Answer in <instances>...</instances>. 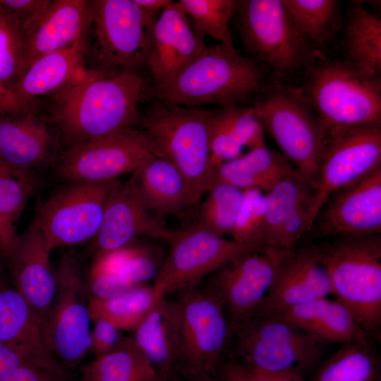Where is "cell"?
<instances>
[{
	"label": "cell",
	"instance_id": "obj_33",
	"mask_svg": "<svg viewBox=\"0 0 381 381\" xmlns=\"http://www.w3.org/2000/svg\"><path fill=\"white\" fill-rule=\"evenodd\" d=\"M344 59L381 71V20L361 4L348 8L341 26Z\"/></svg>",
	"mask_w": 381,
	"mask_h": 381
},
{
	"label": "cell",
	"instance_id": "obj_6",
	"mask_svg": "<svg viewBox=\"0 0 381 381\" xmlns=\"http://www.w3.org/2000/svg\"><path fill=\"white\" fill-rule=\"evenodd\" d=\"M323 344L282 318L254 314L231 329L228 359L248 370L303 378L321 358Z\"/></svg>",
	"mask_w": 381,
	"mask_h": 381
},
{
	"label": "cell",
	"instance_id": "obj_38",
	"mask_svg": "<svg viewBox=\"0 0 381 381\" xmlns=\"http://www.w3.org/2000/svg\"><path fill=\"white\" fill-rule=\"evenodd\" d=\"M39 182L0 174V255L3 260L17 236V224Z\"/></svg>",
	"mask_w": 381,
	"mask_h": 381
},
{
	"label": "cell",
	"instance_id": "obj_51",
	"mask_svg": "<svg viewBox=\"0 0 381 381\" xmlns=\"http://www.w3.org/2000/svg\"><path fill=\"white\" fill-rule=\"evenodd\" d=\"M246 370L253 381H303V378L297 377L272 375L248 369Z\"/></svg>",
	"mask_w": 381,
	"mask_h": 381
},
{
	"label": "cell",
	"instance_id": "obj_47",
	"mask_svg": "<svg viewBox=\"0 0 381 381\" xmlns=\"http://www.w3.org/2000/svg\"><path fill=\"white\" fill-rule=\"evenodd\" d=\"M37 104L25 102L12 91L0 85V114L37 113Z\"/></svg>",
	"mask_w": 381,
	"mask_h": 381
},
{
	"label": "cell",
	"instance_id": "obj_50",
	"mask_svg": "<svg viewBox=\"0 0 381 381\" xmlns=\"http://www.w3.org/2000/svg\"><path fill=\"white\" fill-rule=\"evenodd\" d=\"M169 381H221L217 373L179 372Z\"/></svg>",
	"mask_w": 381,
	"mask_h": 381
},
{
	"label": "cell",
	"instance_id": "obj_52",
	"mask_svg": "<svg viewBox=\"0 0 381 381\" xmlns=\"http://www.w3.org/2000/svg\"><path fill=\"white\" fill-rule=\"evenodd\" d=\"M135 4L143 11L153 15L163 10L172 1L171 0H133Z\"/></svg>",
	"mask_w": 381,
	"mask_h": 381
},
{
	"label": "cell",
	"instance_id": "obj_21",
	"mask_svg": "<svg viewBox=\"0 0 381 381\" xmlns=\"http://www.w3.org/2000/svg\"><path fill=\"white\" fill-rule=\"evenodd\" d=\"M324 206L319 230L326 236L381 234V167L334 193Z\"/></svg>",
	"mask_w": 381,
	"mask_h": 381
},
{
	"label": "cell",
	"instance_id": "obj_1",
	"mask_svg": "<svg viewBox=\"0 0 381 381\" xmlns=\"http://www.w3.org/2000/svg\"><path fill=\"white\" fill-rule=\"evenodd\" d=\"M147 82L138 72L83 68L53 96L49 119L56 127L62 150L139 126Z\"/></svg>",
	"mask_w": 381,
	"mask_h": 381
},
{
	"label": "cell",
	"instance_id": "obj_13",
	"mask_svg": "<svg viewBox=\"0 0 381 381\" xmlns=\"http://www.w3.org/2000/svg\"><path fill=\"white\" fill-rule=\"evenodd\" d=\"M56 291L47 339L53 355L73 374L90 345L88 296L76 255L64 253L54 270Z\"/></svg>",
	"mask_w": 381,
	"mask_h": 381
},
{
	"label": "cell",
	"instance_id": "obj_36",
	"mask_svg": "<svg viewBox=\"0 0 381 381\" xmlns=\"http://www.w3.org/2000/svg\"><path fill=\"white\" fill-rule=\"evenodd\" d=\"M380 362L370 339L342 344L317 370L313 381H380Z\"/></svg>",
	"mask_w": 381,
	"mask_h": 381
},
{
	"label": "cell",
	"instance_id": "obj_32",
	"mask_svg": "<svg viewBox=\"0 0 381 381\" xmlns=\"http://www.w3.org/2000/svg\"><path fill=\"white\" fill-rule=\"evenodd\" d=\"M300 35L318 55L341 30L340 2L336 0H282Z\"/></svg>",
	"mask_w": 381,
	"mask_h": 381
},
{
	"label": "cell",
	"instance_id": "obj_37",
	"mask_svg": "<svg viewBox=\"0 0 381 381\" xmlns=\"http://www.w3.org/2000/svg\"><path fill=\"white\" fill-rule=\"evenodd\" d=\"M206 193L205 200L196 205L194 224L221 237L230 235L242 202L243 190L217 182Z\"/></svg>",
	"mask_w": 381,
	"mask_h": 381
},
{
	"label": "cell",
	"instance_id": "obj_9",
	"mask_svg": "<svg viewBox=\"0 0 381 381\" xmlns=\"http://www.w3.org/2000/svg\"><path fill=\"white\" fill-rule=\"evenodd\" d=\"M237 14L245 48L271 71L273 80L305 71L320 56L300 35L282 0L240 1Z\"/></svg>",
	"mask_w": 381,
	"mask_h": 381
},
{
	"label": "cell",
	"instance_id": "obj_41",
	"mask_svg": "<svg viewBox=\"0 0 381 381\" xmlns=\"http://www.w3.org/2000/svg\"><path fill=\"white\" fill-rule=\"evenodd\" d=\"M24 73L21 26L0 5V85L11 90Z\"/></svg>",
	"mask_w": 381,
	"mask_h": 381
},
{
	"label": "cell",
	"instance_id": "obj_8",
	"mask_svg": "<svg viewBox=\"0 0 381 381\" xmlns=\"http://www.w3.org/2000/svg\"><path fill=\"white\" fill-rule=\"evenodd\" d=\"M92 18L85 35L89 68L138 72L147 67L156 15L133 0L90 1Z\"/></svg>",
	"mask_w": 381,
	"mask_h": 381
},
{
	"label": "cell",
	"instance_id": "obj_49",
	"mask_svg": "<svg viewBox=\"0 0 381 381\" xmlns=\"http://www.w3.org/2000/svg\"><path fill=\"white\" fill-rule=\"evenodd\" d=\"M28 358L0 343V380Z\"/></svg>",
	"mask_w": 381,
	"mask_h": 381
},
{
	"label": "cell",
	"instance_id": "obj_30",
	"mask_svg": "<svg viewBox=\"0 0 381 381\" xmlns=\"http://www.w3.org/2000/svg\"><path fill=\"white\" fill-rule=\"evenodd\" d=\"M295 169L282 153L265 145L234 159L214 164L212 184L222 182L242 190L257 189L265 193Z\"/></svg>",
	"mask_w": 381,
	"mask_h": 381
},
{
	"label": "cell",
	"instance_id": "obj_53",
	"mask_svg": "<svg viewBox=\"0 0 381 381\" xmlns=\"http://www.w3.org/2000/svg\"><path fill=\"white\" fill-rule=\"evenodd\" d=\"M4 260L0 255V283L6 282L4 276Z\"/></svg>",
	"mask_w": 381,
	"mask_h": 381
},
{
	"label": "cell",
	"instance_id": "obj_43",
	"mask_svg": "<svg viewBox=\"0 0 381 381\" xmlns=\"http://www.w3.org/2000/svg\"><path fill=\"white\" fill-rule=\"evenodd\" d=\"M162 261L159 253L154 248L135 246L132 255L118 274L131 287L147 284L150 280H155Z\"/></svg>",
	"mask_w": 381,
	"mask_h": 381
},
{
	"label": "cell",
	"instance_id": "obj_16",
	"mask_svg": "<svg viewBox=\"0 0 381 381\" xmlns=\"http://www.w3.org/2000/svg\"><path fill=\"white\" fill-rule=\"evenodd\" d=\"M277 250L245 252L207 276L201 284L222 304L231 328L253 315L271 286Z\"/></svg>",
	"mask_w": 381,
	"mask_h": 381
},
{
	"label": "cell",
	"instance_id": "obj_11",
	"mask_svg": "<svg viewBox=\"0 0 381 381\" xmlns=\"http://www.w3.org/2000/svg\"><path fill=\"white\" fill-rule=\"evenodd\" d=\"M175 294L181 314L179 372L217 374L228 359L231 338L222 304L201 283Z\"/></svg>",
	"mask_w": 381,
	"mask_h": 381
},
{
	"label": "cell",
	"instance_id": "obj_17",
	"mask_svg": "<svg viewBox=\"0 0 381 381\" xmlns=\"http://www.w3.org/2000/svg\"><path fill=\"white\" fill-rule=\"evenodd\" d=\"M61 150L49 118L37 113L0 114V164L14 176L38 182L35 170L52 167Z\"/></svg>",
	"mask_w": 381,
	"mask_h": 381
},
{
	"label": "cell",
	"instance_id": "obj_28",
	"mask_svg": "<svg viewBox=\"0 0 381 381\" xmlns=\"http://www.w3.org/2000/svg\"><path fill=\"white\" fill-rule=\"evenodd\" d=\"M264 128L252 106L231 105L210 110L209 139L214 164L266 145Z\"/></svg>",
	"mask_w": 381,
	"mask_h": 381
},
{
	"label": "cell",
	"instance_id": "obj_5",
	"mask_svg": "<svg viewBox=\"0 0 381 381\" xmlns=\"http://www.w3.org/2000/svg\"><path fill=\"white\" fill-rule=\"evenodd\" d=\"M331 295L369 335L381 328V234L337 236L317 245Z\"/></svg>",
	"mask_w": 381,
	"mask_h": 381
},
{
	"label": "cell",
	"instance_id": "obj_31",
	"mask_svg": "<svg viewBox=\"0 0 381 381\" xmlns=\"http://www.w3.org/2000/svg\"><path fill=\"white\" fill-rule=\"evenodd\" d=\"M78 370L76 381H163L133 339L127 336L115 350Z\"/></svg>",
	"mask_w": 381,
	"mask_h": 381
},
{
	"label": "cell",
	"instance_id": "obj_2",
	"mask_svg": "<svg viewBox=\"0 0 381 381\" xmlns=\"http://www.w3.org/2000/svg\"><path fill=\"white\" fill-rule=\"evenodd\" d=\"M268 68L243 56L234 44L206 47L171 80L146 85L143 99L189 108L245 106L269 84Z\"/></svg>",
	"mask_w": 381,
	"mask_h": 381
},
{
	"label": "cell",
	"instance_id": "obj_27",
	"mask_svg": "<svg viewBox=\"0 0 381 381\" xmlns=\"http://www.w3.org/2000/svg\"><path fill=\"white\" fill-rule=\"evenodd\" d=\"M275 315L294 325L320 341L341 344L368 340L370 335L351 312L336 299L322 298L284 309Z\"/></svg>",
	"mask_w": 381,
	"mask_h": 381
},
{
	"label": "cell",
	"instance_id": "obj_15",
	"mask_svg": "<svg viewBox=\"0 0 381 381\" xmlns=\"http://www.w3.org/2000/svg\"><path fill=\"white\" fill-rule=\"evenodd\" d=\"M169 250L153 286L161 297L199 284L210 274L247 252L234 241L195 224L172 230L166 241Z\"/></svg>",
	"mask_w": 381,
	"mask_h": 381
},
{
	"label": "cell",
	"instance_id": "obj_39",
	"mask_svg": "<svg viewBox=\"0 0 381 381\" xmlns=\"http://www.w3.org/2000/svg\"><path fill=\"white\" fill-rule=\"evenodd\" d=\"M188 16L193 20L196 29L203 35L226 44H233L229 23L237 12L240 1L180 0Z\"/></svg>",
	"mask_w": 381,
	"mask_h": 381
},
{
	"label": "cell",
	"instance_id": "obj_20",
	"mask_svg": "<svg viewBox=\"0 0 381 381\" xmlns=\"http://www.w3.org/2000/svg\"><path fill=\"white\" fill-rule=\"evenodd\" d=\"M171 231L164 217L143 205L128 181L121 182L119 179L92 239L95 256L126 246L142 236L166 241Z\"/></svg>",
	"mask_w": 381,
	"mask_h": 381
},
{
	"label": "cell",
	"instance_id": "obj_25",
	"mask_svg": "<svg viewBox=\"0 0 381 381\" xmlns=\"http://www.w3.org/2000/svg\"><path fill=\"white\" fill-rule=\"evenodd\" d=\"M128 182L143 205L162 217L179 216L197 205L181 172L169 162L154 155L132 173Z\"/></svg>",
	"mask_w": 381,
	"mask_h": 381
},
{
	"label": "cell",
	"instance_id": "obj_7",
	"mask_svg": "<svg viewBox=\"0 0 381 381\" xmlns=\"http://www.w3.org/2000/svg\"><path fill=\"white\" fill-rule=\"evenodd\" d=\"M252 107L264 131L313 188L327 126L302 89L272 80Z\"/></svg>",
	"mask_w": 381,
	"mask_h": 381
},
{
	"label": "cell",
	"instance_id": "obj_40",
	"mask_svg": "<svg viewBox=\"0 0 381 381\" xmlns=\"http://www.w3.org/2000/svg\"><path fill=\"white\" fill-rule=\"evenodd\" d=\"M265 194L257 189L243 190V197L230 236L247 252L264 248Z\"/></svg>",
	"mask_w": 381,
	"mask_h": 381
},
{
	"label": "cell",
	"instance_id": "obj_3",
	"mask_svg": "<svg viewBox=\"0 0 381 381\" xmlns=\"http://www.w3.org/2000/svg\"><path fill=\"white\" fill-rule=\"evenodd\" d=\"M139 126L151 154L183 175L198 205L212 184L209 119L211 109L147 99Z\"/></svg>",
	"mask_w": 381,
	"mask_h": 381
},
{
	"label": "cell",
	"instance_id": "obj_23",
	"mask_svg": "<svg viewBox=\"0 0 381 381\" xmlns=\"http://www.w3.org/2000/svg\"><path fill=\"white\" fill-rule=\"evenodd\" d=\"M91 18L90 1H52L46 11L22 31L24 73L40 56L74 43L86 32Z\"/></svg>",
	"mask_w": 381,
	"mask_h": 381
},
{
	"label": "cell",
	"instance_id": "obj_24",
	"mask_svg": "<svg viewBox=\"0 0 381 381\" xmlns=\"http://www.w3.org/2000/svg\"><path fill=\"white\" fill-rule=\"evenodd\" d=\"M180 308L175 299L164 296L133 331L132 337L163 381L180 370Z\"/></svg>",
	"mask_w": 381,
	"mask_h": 381
},
{
	"label": "cell",
	"instance_id": "obj_54",
	"mask_svg": "<svg viewBox=\"0 0 381 381\" xmlns=\"http://www.w3.org/2000/svg\"><path fill=\"white\" fill-rule=\"evenodd\" d=\"M0 174L2 175H10L13 176H14L11 171H9L8 169H6L5 167H4L2 165L0 164Z\"/></svg>",
	"mask_w": 381,
	"mask_h": 381
},
{
	"label": "cell",
	"instance_id": "obj_19",
	"mask_svg": "<svg viewBox=\"0 0 381 381\" xmlns=\"http://www.w3.org/2000/svg\"><path fill=\"white\" fill-rule=\"evenodd\" d=\"M50 253L43 234L33 219L28 227L18 235L4 260L9 270L13 286L41 319L47 342L48 322L56 291Z\"/></svg>",
	"mask_w": 381,
	"mask_h": 381
},
{
	"label": "cell",
	"instance_id": "obj_34",
	"mask_svg": "<svg viewBox=\"0 0 381 381\" xmlns=\"http://www.w3.org/2000/svg\"><path fill=\"white\" fill-rule=\"evenodd\" d=\"M265 194L264 248L273 249L280 229L303 204L310 200L313 188L295 169Z\"/></svg>",
	"mask_w": 381,
	"mask_h": 381
},
{
	"label": "cell",
	"instance_id": "obj_12",
	"mask_svg": "<svg viewBox=\"0 0 381 381\" xmlns=\"http://www.w3.org/2000/svg\"><path fill=\"white\" fill-rule=\"evenodd\" d=\"M118 180L65 182L36 207L33 219L50 252L94 238Z\"/></svg>",
	"mask_w": 381,
	"mask_h": 381
},
{
	"label": "cell",
	"instance_id": "obj_18",
	"mask_svg": "<svg viewBox=\"0 0 381 381\" xmlns=\"http://www.w3.org/2000/svg\"><path fill=\"white\" fill-rule=\"evenodd\" d=\"M329 295L328 274L317 245H297L277 250L271 286L254 314L274 315Z\"/></svg>",
	"mask_w": 381,
	"mask_h": 381
},
{
	"label": "cell",
	"instance_id": "obj_46",
	"mask_svg": "<svg viewBox=\"0 0 381 381\" xmlns=\"http://www.w3.org/2000/svg\"><path fill=\"white\" fill-rule=\"evenodd\" d=\"M132 243L95 256L89 274H118L132 255Z\"/></svg>",
	"mask_w": 381,
	"mask_h": 381
},
{
	"label": "cell",
	"instance_id": "obj_35",
	"mask_svg": "<svg viewBox=\"0 0 381 381\" xmlns=\"http://www.w3.org/2000/svg\"><path fill=\"white\" fill-rule=\"evenodd\" d=\"M161 297L153 285L143 284L112 298H90L91 321L104 320L121 331H134Z\"/></svg>",
	"mask_w": 381,
	"mask_h": 381
},
{
	"label": "cell",
	"instance_id": "obj_44",
	"mask_svg": "<svg viewBox=\"0 0 381 381\" xmlns=\"http://www.w3.org/2000/svg\"><path fill=\"white\" fill-rule=\"evenodd\" d=\"M93 322L89 351L97 358L115 350L126 336L108 321L97 320Z\"/></svg>",
	"mask_w": 381,
	"mask_h": 381
},
{
	"label": "cell",
	"instance_id": "obj_26",
	"mask_svg": "<svg viewBox=\"0 0 381 381\" xmlns=\"http://www.w3.org/2000/svg\"><path fill=\"white\" fill-rule=\"evenodd\" d=\"M85 35L66 48L36 59L11 91L20 99L37 104V97H53L61 91L85 67Z\"/></svg>",
	"mask_w": 381,
	"mask_h": 381
},
{
	"label": "cell",
	"instance_id": "obj_45",
	"mask_svg": "<svg viewBox=\"0 0 381 381\" xmlns=\"http://www.w3.org/2000/svg\"><path fill=\"white\" fill-rule=\"evenodd\" d=\"M51 2V0H1L0 5L18 20L22 32L46 11Z\"/></svg>",
	"mask_w": 381,
	"mask_h": 381
},
{
	"label": "cell",
	"instance_id": "obj_48",
	"mask_svg": "<svg viewBox=\"0 0 381 381\" xmlns=\"http://www.w3.org/2000/svg\"><path fill=\"white\" fill-rule=\"evenodd\" d=\"M221 381H253L246 369L238 363L226 361L218 369Z\"/></svg>",
	"mask_w": 381,
	"mask_h": 381
},
{
	"label": "cell",
	"instance_id": "obj_10",
	"mask_svg": "<svg viewBox=\"0 0 381 381\" xmlns=\"http://www.w3.org/2000/svg\"><path fill=\"white\" fill-rule=\"evenodd\" d=\"M381 167V123L327 126L308 212V231L327 199Z\"/></svg>",
	"mask_w": 381,
	"mask_h": 381
},
{
	"label": "cell",
	"instance_id": "obj_22",
	"mask_svg": "<svg viewBox=\"0 0 381 381\" xmlns=\"http://www.w3.org/2000/svg\"><path fill=\"white\" fill-rule=\"evenodd\" d=\"M188 17L179 1H172L157 18L147 64L152 84L171 80L207 47Z\"/></svg>",
	"mask_w": 381,
	"mask_h": 381
},
{
	"label": "cell",
	"instance_id": "obj_42",
	"mask_svg": "<svg viewBox=\"0 0 381 381\" xmlns=\"http://www.w3.org/2000/svg\"><path fill=\"white\" fill-rule=\"evenodd\" d=\"M0 381H76V377L52 356L28 358Z\"/></svg>",
	"mask_w": 381,
	"mask_h": 381
},
{
	"label": "cell",
	"instance_id": "obj_4",
	"mask_svg": "<svg viewBox=\"0 0 381 381\" xmlns=\"http://www.w3.org/2000/svg\"><path fill=\"white\" fill-rule=\"evenodd\" d=\"M380 73L345 59L320 55L305 69L301 88L327 126L381 123Z\"/></svg>",
	"mask_w": 381,
	"mask_h": 381
},
{
	"label": "cell",
	"instance_id": "obj_14",
	"mask_svg": "<svg viewBox=\"0 0 381 381\" xmlns=\"http://www.w3.org/2000/svg\"><path fill=\"white\" fill-rule=\"evenodd\" d=\"M152 155L140 130L127 127L61 150L53 165L64 182H101L133 173Z\"/></svg>",
	"mask_w": 381,
	"mask_h": 381
},
{
	"label": "cell",
	"instance_id": "obj_29",
	"mask_svg": "<svg viewBox=\"0 0 381 381\" xmlns=\"http://www.w3.org/2000/svg\"><path fill=\"white\" fill-rule=\"evenodd\" d=\"M0 343L27 357L54 356L41 319L24 297L0 283Z\"/></svg>",
	"mask_w": 381,
	"mask_h": 381
}]
</instances>
